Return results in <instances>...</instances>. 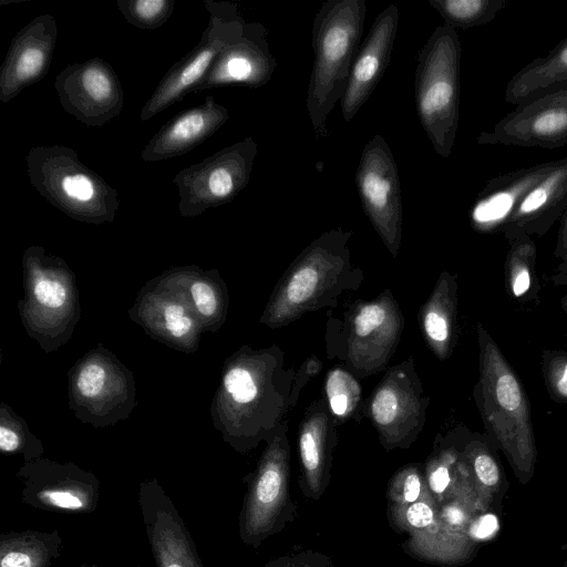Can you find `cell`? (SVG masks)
Wrapping results in <instances>:
<instances>
[{
    "mask_svg": "<svg viewBox=\"0 0 567 567\" xmlns=\"http://www.w3.org/2000/svg\"><path fill=\"white\" fill-rule=\"evenodd\" d=\"M267 34L264 24L246 22L243 33L220 52L193 93L229 84L265 85L277 66Z\"/></svg>",
    "mask_w": 567,
    "mask_h": 567,
    "instance_id": "d6986e66",
    "label": "cell"
},
{
    "mask_svg": "<svg viewBox=\"0 0 567 567\" xmlns=\"http://www.w3.org/2000/svg\"><path fill=\"white\" fill-rule=\"evenodd\" d=\"M128 315L150 337L184 352L196 351L204 331L186 287L184 267L150 280Z\"/></svg>",
    "mask_w": 567,
    "mask_h": 567,
    "instance_id": "7c38bea8",
    "label": "cell"
},
{
    "mask_svg": "<svg viewBox=\"0 0 567 567\" xmlns=\"http://www.w3.org/2000/svg\"><path fill=\"white\" fill-rule=\"evenodd\" d=\"M554 255L560 261L567 259V209L560 218Z\"/></svg>",
    "mask_w": 567,
    "mask_h": 567,
    "instance_id": "7bdbcfd3",
    "label": "cell"
},
{
    "mask_svg": "<svg viewBox=\"0 0 567 567\" xmlns=\"http://www.w3.org/2000/svg\"><path fill=\"white\" fill-rule=\"evenodd\" d=\"M477 340L474 399L485 435L525 485L534 476L537 458L530 402L523 382L482 323L477 324Z\"/></svg>",
    "mask_w": 567,
    "mask_h": 567,
    "instance_id": "6da1fadb",
    "label": "cell"
},
{
    "mask_svg": "<svg viewBox=\"0 0 567 567\" xmlns=\"http://www.w3.org/2000/svg\"><path fill=\"white\" fill-rule=\"evenodd\" d=\"M425 482L437 506L460 501L482 513L473 477L461 450L450 447L429 460Z\"/></svg>",
    "mask_w": 567,
    "mask_h": 567,
    "instance_id": "4316f807",
    "label": "cell"
},
{
    "mask_svg": "<svg viewBox=\"0 0 567 567\" xmlns=\"http://www.w3.org/2000/svg\"><path fill=\"white\" fill-rule=\"evenodd\" d=\"M64 548L59 530H13L0 535V567H51Z\"/></svg>",
    "mask_w": 567,
    "mask_h": 567,
    "instance_id": "f546056e",
    "label": "cell"
},
{
    "mask_svg": "<svg viewBox=\"0 0 567 567\" xmlns=\"http://www.w3.org/2000/svg\"><path fill=\"white\" fill-rule=\"evenodd\" d=\"M76 567H100L97 564H82Z\"/></svg>",
    "mask_w": 567,
    "mask_h": 567,
    "instance_id": "bcb514c9",
    "label": "cell"
},
{
    "mask_svg": "<svg viewBox=\"0 0 567 567\" xmlns=\"http://www.w3.org/2000/svg\"><path fill=\"white\" fill-rule=\"evenodd\" d=\"M394 307L385 299L360 306L352 322V350L377 348L390 350L394 344L399 321Z\"/></svg>",
    "mask_w": 567,
    "mask_h": 567,
    "instance_id": "d6a6232c",
    "label": "cell"
},
{
    "mask_svg": "<svg viewBox=\"0 0 567 567\" xmlns=\"http://www.w3.org/2000/svg\"><path fill=\"white\" fill-rule=\"evenodd\" d=\"M33 188L70 218L86 224L112 223L118 193L68 146H34L25 156Z\"/></svg>",
    "mask_w": 567,
    "mask_h": 567,
    "instance_id": "277c9868",
    "label": "cell"
},
{
    "mask_svg": "<svg viewBox=\"0 0 567 567\" xmlns=\"http://www.w3.org/2000/svg\"><path fill=\"white\" fill-rule=\"evenodd\" d=\"M257 152L248 136L181 169L173 177L179 214L195 217L231 202L248 185Z\"/></svg>",
    "mask_w": 567,
    "mask_h": 567,
    "instance_id": "8fae6325",
    "label": "cell"
},
{
    "mask_svg": "<svg viewBox=\"0 0 567 567\" xmlns=\"http://www.w3.org/2000/svg\"><path fill=\"white\" fill-rule=\"evenodd\" d=\"M496 529L497 517L493 514H482L470 526L468 536L476 542L487 538Z\"/></svg>",
    "mask_w": 567,
    "mask_h": 567,
    "instance_id": "b9f144b4",
    "label": "cell"
},
{
    "mask_svg": "<svg viewBox=\"0 0 567 567\" xmlns=\"http://www.w3.org/2000/svg\"><path fill=\"white\" fill-rule=\"evenodd\" d=\"M351 234L341 228L328 230L302 250L268 306V324H281L313 308L336 286L339 276L350 267Z\"/></svg>",
    "mask_w": 567,
    "mask_h": 567,
    "instance_id": "ba28073f",
    "label": "cell"
},
{
    "mask_svg": "<svg viewBox=\"0 0 567 567\" xmlns=\"http://www.w3.org/2000/svg\"><path fill=\"white\" fill-rule=\"evenodd\" d=\"M229 118L228 110L213 96L203 104L184 110L166 122L144 146L145 162L184 155L214 135Z\"/></svg>",
    "mask_w": 567,
    "mask_h": 567,
    "instance_id": "44dd1931",
    "label": "cell"
},
{
    "mask_svg": "<svg viewBox=\"0 0 567 567\" xmlns=\"http://www.w3.org/2000/svg\"><path fill=\"white\" fill-rule=\"evenodd\" d=\"M138 505L156 567H204L183 518L157 480L140 484Z\"/></svg>",
    "mask_w": 567,
    "mask_h": 567,
    "instance_id": "e0dca14e",
    "label": "cell"
},
{
    "mask_svg": "<svg viewBox=\"0 0 567 567\" xmlns=\"http://www.w3.org/2000/svg\"><path fill=\"white\" fill-rule=\"evenodd\" d=\"M563 567H567V559L565 560V563H564V566H563Z\"/></svg>",
    "mask_w": 567,
    "mask_h": 567,
    "instance_id": "7dc6e473",
    "label": "cell"
},
{
    "mask_svg": "<svg viewBox=\"0 0 567 567\" xmlns=\"http://www.w3.org/2000/svg\"><path fill=\"white\" fill-rule=\"evenodd\" d=\"M69 405L94 427L126 420L136 405L133 373L103 344L87 351L69 370Z\"/></svg>",
    "mask_w": 567,
    "mask_h": 567,
    "instance_id": "52a82bcc",
    "label": "cell"
},
{
    "mask_svg": "<svg viewBox=\"0 0 567 567\" xmlns=\"http://www.w3.org/2000/svg\"><path fill=\"white\" fill-rule=\"evenodd\" d=\"M326 393L333 414H350L360 400V385L347 371L334 369L329 372L326 381Z\"/></svg>",
    "mask_w": 567,
    "mask_h": 567,
    "instance_id": "74e56055",
    "label": "cell"
},
{
    "mask_svg": "<svg viewBox=\"0 0 567 567\" xmlns=\"http://www.w3.org/2000/svg\"><path fill=\"white\" fill-rule=\"evenodd\" d=\"M204 6L209 20L199 42L164 74L141 110L142 121L151 120L193 93L220 52L243 33L246 21L236 3L205 0Z\"/></svg>",
    "mask_w": 567,
    "mask_h": 567,
    "instance_id": "30bf717a",
    "label": "cell"
},
{
    "mask_svg": "<svg viewBox=\"0 0 567 567\" xmlns=\"http://www.w3.org/2000/svg\"><path fill=\"white\" fill-rule=\"evenodd\" d=\"M542 373L549 398L557 404H567V351L544 350Z\"/></svg>",
    "mask_w": 567,
    "mask_h": 567,
    "instance_id": "ab89813d",
    "label": "cell"
},
{
    "mask_svg": "<svg viewBox=\"0 0 567 567\" xmlns=\"http://www.w3.org/2000/svg\"><path fill=\"white\" fill-rule=\"evenodd\" d=\"M461 42L455 29L436 27L420 50L414 76L421 125L437 155L453 150L460 118Z\"/></svg>",
    "mask_w": 567,
    "mask_h": 567,
    "instance_id": "5b68a950",
    "label": "cell"
},
{
    "mask_svg": "<svg viewBox=\"0 0 567 567\" xmlns=\"http://www.w3.org/2000/svg\"><path fill=\"white\" fill-rule=\"evenodd\" d=\"M430 493L425 477L415 465H409L396 472L388 487L389 506H405Z\"/></svg>",
    "mask_w": 567,
    "mask_h": 567,
    "instance_id": "f35d334b",
    "label": "cell"
},
{
    "mask_svg": "<svg viewBox=\"0 0 567 567\" xmlns=\"http://www.w3.org/2000/svg\"><path fill=\"white\" fill-rule=\"evenodd\" d=\"M0 451L4 454L20 453L24 462L43 457L42 442L31 433L27 422L10 405H0Z\"/></svg>",
    "mask_w": 567,
    "mask_h": 567,
    "instance_id": "d590c367",
    "label": "cell"
},
{
    "mask_svg": "<svg viewBox=\"0 0 567 567\" xmlns=\"http://www.w3.org/2000/svg\"><path fill=\"white\" fill-rule=\"evenodd\" d=\"M561 309L567 315V293L560 300Z\"/></svg>",
    "mask_w": 567,
    "mask_h": 567,
    "instance_id": "f6af8a7d",
    "label": "cell"
},
{
    "mask_svg": "<svg viewBox=\"0 0 567 567\" xmlns=\"http://www.w3.org/2000/svg\"><path fill=\"white\" fill-rule=\"evenodd\" d=\"M54 89L63 110L87 126L105 125L124 106L120 79L102 58L66 65L56 75Z\"/></svg>",
    "mask_w": 567,
    "mask_h": 567,
    "instance_id": "9a60e30c",
    "label": "cell"
},
{
    "mask_svg": "<svg viewBox=\"0 0 567 567\" xmlns=\"http://www.w3.org/2000/svg\"><path fill=\"white\" fill-rule=\"evenodd\" d=\"M556 163L547 161L491 178L473 203V227L483 233L501 231L528 190L550 173Z\"/></svg>",
    "mask_w": 567,
    "mask_h": 567,
    "instance_id": "7402d4cb",
    "label": "cell"
},
{
    "mask_svg": "<svg viewBox=\"0 0 567 567\" xmlns=\"http://www.w3.org/2000/svg\"><path fill=\"white\" fill-rule=\"evenodd\" d=\"M567 209V157L528 190L501 231L544 236Z\"/></svg>",
    "mask_w": 567,
    "mask_h": 567,
    "instance_id": "603a6c76",
    "label": "cell"
},
{
    "mask_svg": "<svg viewBox=\"0 0 567 567\" xmlns=\"http://www.w3.org/2000/svg\"><path fill=\"white\" fill-rule=\"evenodd\" d=\"M188 293L204 330L216 331L225 321L228 305L227 290L217 270L184 267Z\"/></svg>",
    "mask_w": 567,
    "mask_h": 567,
    "instance_id": "1f68e13d",
    "label": "cell"
},
{
    "mask_svg": "<svg viewBox=\"0 0 567 567\" xmlns=\"http://www.w3.org/2000/svg\"><path fill=\"white\" fill-rule=\"evenodd\" d=\"M563 83H567V37L545 56L534 59L512 76L505 89V101L519 105Z\"/></svg>",
    "mask_w": 567,
    "mask_h": 567,
    "instance_id": "f1b7e54d",
    "label": "cell"
},
{
    "mask_svg": "<svg viewBox=\"0 0 567 567\" xmlns=\"http://www.w3.org/2000/svg\"><path fill=\"white\" fill-rule=\"evenodd\" d=\"M550 281L555 286H567V259L561 260L550 276Z\"/></svg>",
    "mask_w": 567,
    "mask_h": 567,
    "instance_id": "ee69618b",
    "label": "cell"
},
{
    "mask_svg": "<svg viewBox=\"0 0 567 567\" xmlns=\"http://www.w3.org/2000/svg\"><path fill=\"white\" fill-rule=\"evenodd\" d=\"M355 184L365 215L395 256L402 239L403 204L398 166L382 135H373L364 145Z\"/></svg>",
    "mask_w": 567,
    "mask_h": 567,
    "instance_id": "4fadbf2b",
    "label": "cell"
},
{
    "mask_svg": "<svg viewBox=\"0 0 567 567\" xmlns=\"http://www.w3.org/2000/svg\"><path fill=\"white\" fill-rule=\"evenodd\" d=\"M365 16V0H329L315 16L306 109L317 138L328 135L327 118L346 93Z\"/></svg>",
    "mask_w": 567,
    "mask_h": 567,
    "instance_id": "7a4b0ae2",
    "label": "cell"
},
{
    "mask_svg": "<svg viewBox=\"0 0 567 567\" xmlns=\"http://www.w3.org/2000/svg\"><path fill=\"white\" fill-rule=\"evenodd\" d=\"M17 477L22 484V502L33 508L91 514L99 506V478L72 462L39 457L24 462Z\"/></svg>",
    "mask_w": 567,
    "mask_h": 567,
    "instance_id": "5bb4252c",
    "label": "cell"
},
{
    "mask_svg": "<svg viewBox=\"0 0 567 567\" xmlns=\"http://www.w3.org/2000/svg\"><path fill=\"white\" fill-rule=\"evenodd\" d=\"M22 266V324L44 352L55 351L71 339L81 317L74 274L63 259L37 245L24 250Z\"/></svg>",
    "mask_w": 567,
    "mask_h": 567,
    "instance_id": "3957f363",
    "label": "cell"
},
{
    "mask_svg": "<svg viewBox=\"0 0 567 567\" xmlns=\"http://www.w3.org/2000/svg\"><path fill=\"white\" fill-rule=\"evenodd\" d=\"M508 251L504 264L507 290L522 303L539 301L540 285L536 275L537 249L532 236L519 233L505 236Z\"/></svg>",
    "mask_w": 567,
    "mask_h": 567,
    "instance_id": "4dcf8cb0",
    "label": "cell"
},
{
    "mask_svg": "<svg viewBox=\"0 0 567 567\" xmlns=\"http://www.w3.org/2000/svg\"><path fill=\"white\" fill-rule=\"evenodd\" d=\"M260 567H336L330 557L315 551L303 550L274 558Z\"/></svg>",
    "mask_w": 567,
    "mask_h": 567,
    "instance_id": "60d3db41",
    "label": "cell"
},
{
    "mask_svg": "<svg viewBox=\"0 0 567 567\" xmlns=\"http://www.w3.org/2000/svg\"><path fill=\"white\" fill-rule=\"evenodd\" d=\"M399 24V9L389 4L374 19L352 64L349 83L341 99V112L350 122L368 101L389 65Z\"/></svg>",
    "mask_w": 567,
    "mask_h": 567,
    "instance_id": "ffe728a7",
    "label": "cell"
},
{
    "mask_svg": "<svg viewBox=\"0 0 567 567\" xmlns=\"http://www.w3.org/2000/svg\"><path fill=\"white\" fill-rule=\"evenodd\" d=\"M332 439V427L329 425L326 413H311L301 425L299 433L300 488L306 497L319 499L329 484Z\"/></svg>",
    "mask_w": 567,
    "mask_h": 567,
    "instance_id": "d4e9b609",
    "label": "cell"
},
{
    "mask_svg": "<svg viewBox=\"0 0 567 567\" xmlns=\"http://www.w3.org/2000/svg\"><path fill=\"white\" fill-rule=\"evenodd\" d=\"M457 285L444 271L422 312V327L431 348L441 359L452 353L457 340Z\"/></svg>",
    "mask_w": 567,
    "mask_h": 567,
    "instance_id": "83f0119b",
    "label": "cell"
},
{
    "mask_svg": "<svg viewBox=\"0 0 567 567\" xmlns=\"http://www.w3.org/2000/svg\"><path fill=\"white\" fill-rule=\"evenodd\" d=\"M400 374L384 379L372 395L370 412L388 447L403 446L420 421L421 401Z\"/></svg>",
    "mask_w": 567,
    "mask_h": 567,
    "instance_id": "cb8c5ba5",
    "label": "cell"
},
{
    "mask_svg": "<svg viewBox=\"0 0 567 567\" xmlns=\"http://www.w3.org/2000/svg\"><path fill=\"white\" fill-rule=\"evenodd\" d=\"M453 29L484 25L496 18L507 0H427Z\"/></svg>",
    "mask_w": 567,
    "mask_h": 567,
    "instance_id": "836d02e7",
    "label": "cell"
},
{
    "mask_svg": "<svg viewBox=\"0 0 567 567\" xmlns=\"http://www.w3.org/2000/svg\"><path fill=\"white\" fill-rule=\"evenodd\" d=\"M121 567H133V566H121Z\"/></svg>",
    "mask_w": 567,
    "mask_h": 567,
    "instance_id": "c3c4849f",
    "label": "cell"
},
{
    "mask_svg": "<svg viewBox=\"0 0 567 567\" xmlns=\"http://www.w3.org/2000/svg\"><path fill=\"white\" fill-rule=\"evenodd\" d=\"M388 514L391 523L409 533L411 539L450 532L441 524L437 504L431 493L405 506H389Z\"/></svg>",
    "mask_w": 567,
    "mask_h": 567,
    "instance_id": "e575fe53",
    "label": "cell"
},
{
    "mask_svg": "<svg viewBox=\"0 0 567 567\" xmlns=\"http://www.w3.org/2000/svg\"><path fill=\"white\" fill-rule=\"evenodd\" d=\"M265 359L261 352L249 348H241L228 358L212 402L214 426L240 453L254 449L264 439L261 412L271 389Z\"/></svg>",
    "mask_w": 567,
    "mask_h": 567,
    "instance_id": "8992f818",
    "label": "cell"
},
{
    "mask_svg": "<svg viewBox=\"0 0 567 567\" xmlns=\"http://www.w3.org/2000/svg\"><path fill=\"white\" fill-rule=\"evenodd\" d=\"M478 143L553 150L567 145V83L546 90L502 117Z\"/></svg>",
    "mask_w": 567,
    "mask_h": 567,
    "instance_id": "2e32d148",
    "label": "cell"
},
{
    "mask_svg": "<svg viewBox=\"0 0 567 567\" xmlns=\"http://www.w3.org/2000/svg\"><path fill=\"white\" fill-rule=\"evenodd\" d=\"M290 451L285 435L272 436L251 475L239 514V537L258 548L297 515L290 495Z\"/></svg>",
    "mask_w": 567,
    "mask_h": 567,
    "instance_id": "9c48e42d",
    "label": "cell"
},
{
    "mask_svg": "<svg viewBox=\"0 0 567 567\" xmlns=\"http://www.w3.org/2000/svg\"><path fill=\"white\" fill-rule=\"evenodd\" d=\"M461 452L470 467L482 513L501 515L508 481L497 450L485 434L475 433Z\"/></svg>",
    "mask_w": 567,
    "mask_h": 567,
    "instance_id": "484cf974",
    "label": "cell"
},
{
    "mask_svg": "<svg viewBox=\"0 0 567 567\" xmlns=\"http://www.w3.org/2000/svg\"><path fill=\"white\" fill-rule=\"evenodd\" d=\"M116 7L124 19L142 30H155L171 18L174 0H117Z\"/></svg>",
    "mask_w": 567,
    "mask_h": 567,
    "instance_id": "8d00e7d4",
    "label": "cell"
},
{
    "mask_svg": "<svg viewBox=\"0 0 567 567\" xmlns=\"http://www.w3.org/2000/svg\"><path fill=\"white\" fill-rule=\"evenodd\" d=\"M58 38L56 20L40 14L13 37L0 68V101L8 103L49 72Z\"/></svg>",
    "mask_w": 567,
    "mask_h": 567,
    "instance_id": "ac0fdd59",
    "label": "cell"
}]
</instances>
